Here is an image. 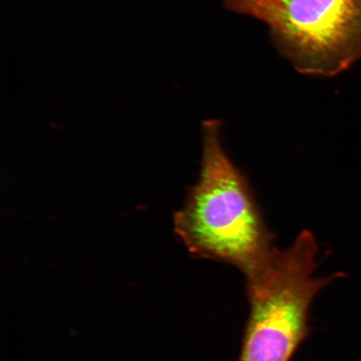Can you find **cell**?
<instances>
[{
    "label": "cell",
    "mask_w": 361,
    "mask_h": 361,
    "mask_svg": "<svg viewBox=\"0 0 361 361\" xmlns=\"http://www.w3.org/2000/svg\"><path fill=\"white\" fill-rule=\"evenodd\" d=\"M318 243L304 230L246 278L250 312L238 361H290L309 336V311L331 278L315 277Z\"/></svg>",
    "instance_id": "obj_2"
},
{
    "label": "cell",
    "mask_w": 361,
    "mask_h": 361,
    "mask_svg": "<svg viewBox=\"0 0 361 361\" xmlns=\"http://www.w3.org/2000/svg\"><path fill=\"white\" fill-rule=\"evenodd\" d=\"M221 124H202L198 182L174 214V231L197 258L234 266L245 279L272 255L274 234L265 224L250 182L224 150Z\"/></svg>",
    "instance_id": "obj_1"
},
{
    "label": "cell",
    "mask_w": 361,
    "mask_h": 361,
    "mask_svg": "<svg viewBox=\"0 0 361 361\" xmlns=\"http://www.w3.org/2000/svg\"><path fill=\"white\" fill-rule=\"evenodd\" d=\"M265 23L275 47L301 74L331 78L361 58V0H224Z\"/></svg>",
    "instance_id": "obj_3"
}]
</instances>
